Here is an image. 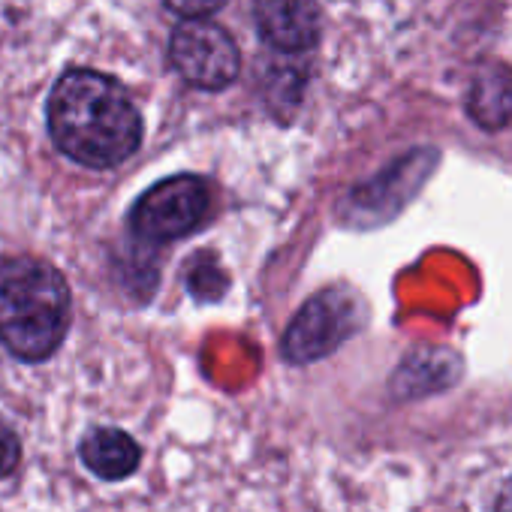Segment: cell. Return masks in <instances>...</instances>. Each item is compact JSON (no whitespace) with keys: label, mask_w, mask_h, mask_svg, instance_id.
Listing matches in <instances>:
<instances>
[{"label":"cell","mask_w":512,"mask_h":512,"mask_svg":"<svg viewBox=\"0 0 512 512\" xmlns=\"http://www.w3.org/2000/svg\"><path fill=\"white\" fill-rule=\"evenodd\" d=\"M467 115L482 130H500L512 121V67L485 64L476 70L467 94Z\"/></svg>","instance_id":"ba28073f"},{"label":"cell","mask_w":512,"mask_h":512,"mask_svg":"<svg viewBox=\"0 0 512 512\" xmlns=\"http://www.w3.org/2000/svg\"><path fill=\"white\" fill-rule=\"evenodd\" d=\"M19 464H22V437L4 416H0V479L13 476Z\"/></svg>","instance_id":"9c48e42d"},{"label":"cell","mask_w":512,"mask_h":512,"mask_svg":"<svg viewBox=\"0 0 512 512\" xmlns=\"http://www.w3.org/2000/svg\"><path fill=\"white\" fill-rule=\"evenodd\" d=\"M163 4L181 19H208L226 7V0H163Z\"/></svg>","instance_id":"30bf717a"},{"label":"cell","mask_w":512,"mask_h":512,"mask_svg":"<svg viewBox=\"0 0 512 512\" xmlns=\"http://www.w3.org/2000/svg\"><path fill=\"white\" fill-rule=\"evenodd\" d=\"M49 136L61 154L88 169H112L142 145V112L127 88L100 70H67L46 100Z\"/></svg>","instance_id":"6da1fadb"},{"label":"cell","mask_w":512,"mask_h":512,"mask_svg":"<svg viewBox=\"0 0 512 512\" xmlns=\"http://www.w3.org/2000/svg\"><path fill=\"white\" fill-rule=\"evenodd\" d=\"M494 512H512V476L503 482V488L497 494V503H494Z\"/></svg>","instance_id":"8fae6325"},{"label":"cell","mask_w":512,"mask_h":512,"mask_svg":"<svg viewBox=\"0 0 512 512\" xmlns=\"http://www.w3.org/2000/svg\"><path fill=\"white\" fill-rule=\"evenodd\" d=\"M169 64L199 91H223L241 76V52L232 34L208 19H184L172 31Z\"/></svg>","instance_id":"5b68a950"},{"label":"cell","mask_w":512,"mask_h":512,"mask_svg":"<svg viewBox=\"0 0 512 512\" xmlns=\"http://www.w3.org/2000/svg\"><path fill=\"white\" fill-rule=\"evenodd\" d=\"M365 323L362 299L347 287H329L311 296L284 332L281 356L290 365H311L332 356Z\"/></svg>","instance_id":"277c9868"},{"label":"cell","mask_w":512,"mask_h":512,"mask_svg":"<svg viewBox=\"0 0 512 512\" xmlns=\"http://www.w3.org/2000/svg\"><path fill=\"white\" fill-rule=\"evenodd\" d=\"M214 208L211 184L202 175L181 172L148 187L130 208V229L142 244L160 247L196 232Z\"/></svg>","instance_id":"3957f363"},{"label":"cell","mask_w":512,"mask_h":512,"mask_svg":"<svg viewBox=\"0 0 512 512\" xmlns=\"http://www.w3.org/2000/svg\"><path fill=\"white\" fill-rule=\"evenodd\" d=\"M253 22L260 37L284 55H305L320 43L317 0H253Z\"/></svg>","instance_id":"8992f818"},{"label":"cell","mask_w":512,"mask_h":512,"mask_svg":"<svg viewBox=\"0 0 512 512\" xmlns=\"http://www.w3.org/2000/svg\"><path fill=\"white\" fill-rule=\"evenodd\" d=\"M79 458L82 464L103 482H121L130 479L139 464H142V446L133 434L112 428V425H97L91 428L82 443H79Z\"/></svg>","instance_id":"52a82bcc"},{"label":"cell","mask_w":512,"mask_h":512,"mask_svg":"<svg viewBox=\"0 0 512 512\" xmlns=\"http://www.w3.org/2000/svg\"><path fill=\"white\" fill-rule=\"evenodd\" d=\"M73 320L70 284L49 260L31 253L0 263V344L28 365L52 359Z\"/></svg>","instance_id":"7a4b0ae2"}]
</instances>
